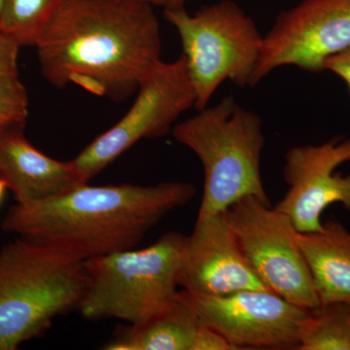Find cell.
Segmentation results:
<instances>
[{"instance_id":"5bb4252c","label":"cell","mask_w":350,"mask_h":350,"mask_svg":"<svg viewBox=\"0 0 350 350\" xmlns=\"http://www.w3.org/2000/svg\"><path fill=\"white\" fill-rule=\"evenodd\" d=\"M320 304H350V232L327 221L317 232H298Z\"/></svg>"},{"instance_id":"4fadbf2b","label":"cell","mask_w":350,"mask_h":350,"mask_svg":"<svg viewBox=\"0 0 350 350\" xmlns=\"http://www.w3.org/2000/svg\"><path fill=\"white\" fill-rule=\"evenodd\" d=\"M23 126L0 133V177L19 204L56 197L82 184L72 162H59L32 146Z\"/></svg>"},{"instance_id":"484cf974","label":"cell","mask_w":350,"mask_h":350,"mask_svg":"<svg viewBox=\"0 0 350 350\" xmlns=\"http://www.w3.org/2000/svg\"><path fill=\"white\" fill-rule=\"evenodd\" d=\"M4 0H0V14H1L2 6H3Z\"/></svg>"},{"instance_id":"2e32d148","label":"cell","mask_w":350,"mask_h":350,"mask_svg":"<svg viewBox=\"0 0 350 350\" xmlns=\"http://www.w3.org/2000/svg\"><path fill=\"white\" fill-rule=\"evenodd\" d=\"M297 350H350V304H320L301 320Z\"/></svg>"},{"instance_id":"9c48e42d","label":"cell","mask_w":350,"mask_h":350,"mask_svg":"<svg viewBox=\"0 0 350 350\" xmlns=\"http://www.w3.org/2000/svg\"><path fill=\"white\" fill-rule=\"evenodd\" d=\"M349 48L350 0H301L264 36L252 87L285 66L321 72L328 57Z\"/></svg>"},{"instance_id":"7c38bea8","label":"cell","mask_w":350,"mask_h":350,"mask_svg":"<svg viewBox=\"0 0 350 350\" xmlns=\"http://www.w3.org/2000/svg\"><path fill=\"white\" fill-rule=\"evenodd\" d=\"M177 282L182 289L198 296L268 289L244 256L226 211L198 216L186 239Z\"/></svg>"},{"instance_id":"9a60e30c","label":"cell","mask_w":350,"mask_h":350,"mask_svg":"<svg viewBox=\"0 0 350 350\" xmlns=\"http://www.w3.org/2000/svg\"><path fill=\"white\" fill-rule=\"evenodd\" d=\"M187 291H179L174 301L150 319L122 327L103 349L107 350H192L199 329Z\"/></svg>"},{"instance_id":"6da1fadb","label":"cell","mask_w":350,"mask_h":350,"mask_svg":"<svg viewBox=\"0 0 350 350\" xmlns=\"http://www.w3.org/2000/svg\"><path fill=\"white\" fill-rule=\"evenodd\" d=\"M154 5L142 0H64L38 48L41 75L53 86L77 85L121 103L161 61Z\"/></svg>"},{"instance_id":"603a6c76","label":"cell","mask_w":350,"mask_h":350,"mask_svg":"<svg viewBox=\"0 0 350 350\" xmlns=\"http://www.w3.org/2000/svg\"><path fill=\"white\" fill-rule=\"evenodd\" d=\"M7 187L6 182L3 180V179L0 177V202H1L2 199H3L4 193H5Z\"/></svg>"},{"instance_id":"ac0fdd59","label":"cell","mask_w":350,"mask_h":350,"mask_svg":"<svg viewBox=\"0 0 350 350\" xmlns=\"http://www.w3.org/2000/svg\"><path fill=\"white\" fill-rule=\"evenodd\" d=\"M27 114L29 98L22 82L0 84V125H24Z\"/></svg>"},{"instance_id":"277c9868","label":"cell","mask_w":350,"mask_h":350,"mask_svg":"<svg viewBox=\"0 0 350 350\" xmlns=\"http://www.w3.org/2000/svg\"><path fill=\"white\" fill-rule=\"evenodd\" d=\"M172 133L177 142L194 152L204 167L198 216L223 213L248 196L269 204L260 170L265 135L257 113L228 96L177 124Z\"/></svg>"},{"instance_id":"d6986e66","label":"cell","mask_w":350,"mask_h":350,"mask_svg":"<svg viewBox=\"0 0 350 350\" xmlns=\"http://www.w3.org/2000/svg\"><path fill=\"white\" fill-rule=\"evenodd\" d=\"M21 46L0 31V84L18 81V54Z\"/></svg>"},{"instance_id":"8992f818","label":"cell","mask_w":350,"mask_h":350,"mask_svg":"<svg viewBox=\"0 0 350 350\" xmlns=\"http://www.w3.org/2000/svg\"><path fill=\"white\" fill-rule=\"evenodd\" d=\"M165 17L180 36L197 111L227 80L252 87L264 36L236 2L223 0L193 15L185 7L165 8Z\"/></svg>"},{"instance_id":"cb8c5ba5","label":"cell","mask_w":350,"mask_h":350,"mask_svg":"<svg viewBox=\"0 0 350 350\" xmlns=\"http://www.w3.org/2000/svg\"><path fill=\"white\" fill-rule=\"evenodd\" d=\"M142 1L148 2V3L152 4V5L165 7L167 0H142Z\"/></svg>"},{"instance_id":"3957f363","label":"cell","mask_w":350,"mask_h":350,"mask_svg":"<svg viewBox=\"0 0 350 350\" xmlns=\"http://www.w3.org/2000/svg\"><path fill=\"white\" fill-rule=\"evenodd\" d=\"M85 260L57 246L23 239L0 251V350H15L79 306Z\"/></svg>"},{"instance_id":"5b68a950","label":"cell","mask_w":350,"mask_h":350,"mask_svg":"<svg viewBox=\"0 0 350 350\" xmlns=\"http://www.w3.org/2000/svg\"><path fill=\"white\" fill-rule=\"evenodd\" d=\"M187 236L163 234L144 250H129L85 260L87 285L79 306L83 317L138 324L174 300Z\"/></svg>"},{"instance_id":"7a4b0ae2","label":"cell","mask_w":350,"mask_h":350,"mask_svg":"<svg viewBox=\"0 0 350 350\" xmlns=\"http://www.w3.org/2000/svg\"><path fill=\"white\" fill-rule=\"evenodd\" d=\"M196 193L189 182L151 186L85 183L49 199L17 202L2 229L87 260L135 250L152 228L190 202Z\"/></svg>"},{"instance_id":"44dd1931","label":"cell","mask_w":350,"mask_h":350,"mask_svg":"<svg viewBox=\"0 0 350 350\" xmlns=\"http://www.w3.org/2000/svg\"><path fill=\"white\" fill-rule=\"evenodd\" d=\"M324 70H329L342 78L350 92V48L326 59ZM350 150V139L345 140Z\"/></svg>"},{"instance_id":"7402d4cb","label":"cell","mask_w":350,"mask_h":350,"mask_svg":"<svg viewBox=\"0 0 350 350\" xmlns=\"http://www.w3.org/2000/svg\"><path fill=\"white\" fill-rule=\"evenodd\" d=\"M187 1L188 0H167L163 8H180V7L185 6Z\"/></svg>"},{"instance_id":"e0dca14e","label":"cell","mask_w":350,"mask_h":350,"mask_svg":"<svg viewBox=\"0 0 350 350\" xmlns=\"http://www.w3.org/2000/svg\"><path fill=\"white\" fill-rule=\"evenodd\" d=\"M64 0H4L0 31L20 46H36Z\"/></svg>"},{"instance_id":"8fae6325","label":"cell","mask_w":350,"mask_h":350,"mask_svg":"<svg viewBox=\"0 0 350 350\" xmlns=\"http://www.w3.org/2000/svg\"><path fill=\"white\" fill-rule=\"evenodd\" d=\"M349 161L347 142L338 139L290 149L283 170L289 189L275 208L286 214L300 232L321 230L322 213L336 202L350 211V175L335 174Z\"/></svg>"},{"instance_id":"30bf717a","label":"cell","mask_w":350,"mask_h":350,"mask_svg":"<svg viewBox=\"0 0 350 350\" xmlns=\"http://www.w3.org/2000/svg\"><path fill=\"white\" fill-rule=\"evenodd\" d=\"M188 294L200 325L217 331L237 350L298 349L299 329L308 310L268 289Z\"/></svg>"},{"instance_id":"52a82bcc","label":"cell","mask_w":350,"mask_h":350,"mask_svg":"<svg viewBox=\"0 0 350 350\" xmlns=\"http://www.w3.org/2000/svg\"><path fill=\"white\" fill-rule=\"evenodd\" d=\"M226 215L244 256L269 291L305 310L320 305L298 230L286 214L248 196L232 204Z\"/></svg>"},{"instance_id":"d4e9b609","label":"cell","mask_w":350,"mask_h":350,"mask_svg":"<svg viewBox=\"0 0 350 350\" xmlns=\"http://www.w3.org/2000/svg\"><path fill=\"white\" fill-rule=\"evenodd\" d=\"M8 126H2V125H0V133H1L2 131L5 130L6 128H8Z\"/></svg>"},{"instance_id":"ffe728a7","label":"cell","mask_w":350,"mask_h":350,"mask_svg":"<svg viewBox=\"0 0 350 350\" xmlns=\"http://www.w3.org/2000/svg\"><path fill=\"white\" fill-rule=\"evenodd\" d=\"M192 350H237V349L217 331L208 327L200 325L193 342Z\"/></svg>"},{"instance_id":"ba28073f","label":"cell","mask_w":350,"mask_h":350,"mask_svg":"<svg viewBox=\"0 0 350 350\" xmlns=\"http://www.w3.org/2000/svg\"><path fill=\"white\" fill-rule=\"evenodd\" d=\"M195 103L184 57L172 63L160 61L140 82L137 98L125 116L71 162L88 183L140 139L167 135L172 124L195 107Z\"/></svg>"}]
</instances>
